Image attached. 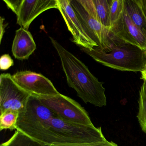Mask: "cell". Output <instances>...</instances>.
<instances>
[{
	"mask_svg": "<svg viewBox=\"0 0 146 146\" xmlns=\"http://www.w3.org/2000/svg\"><path fill=\"white\" fill-rule=\"evenodd\" d=\"M50 39L60 58L69 87L76 91L78 97L84 103L99 107L106 106L104 83L99 81L79 59L52 37Z\"/></svg>",
	"mask_w": 146,
	"mask_h": 146,
	"instance_id": "cell-1",
	"label": "cell"
},
{
	"mask_svg": "<svg viewBox=\"0 0 146 146\" xmlns=\"http://www.w3.org/2000/svg\"><path fill=\"white\" fill-rule=\"evenodd\" d=\"M110 39L111 46L109 49L99 46L91 51L83 48L81 49L96 62L114 70L141 72L146 69L144 50L117 39Z\"/></svg>",
	"mask_w": 146,
	"mask_h": 146,
	"instance_id": "cell-2",
	"label": "cell"
},
{
	"mask_svg": "<svg viewBox=\"0 0 146 146\" xmlns=\"http://www.w3.org/2000/svg\"><path fill=\"white\" fill-rule=\"evenodd\" d=\"M57 117L38 98L31 96L26 110L19 113L17 129L35 141L49 146L56 145L51 121Z\"/></svg>",
	"mask_w": 146,
	"mask_h": 146,
	"instance_id": "cell-3",
	"label": "cell"
},
{
	"mask_svg": "<svg viewBox=\"0 0 146 146\" xmlns=\"http://www.w3.org/2000/svg\"><path fill=\"white\" fill-rule=\"evenodd\" d=\"M51 130L56 138V145L95 143L106 140L101 127L70 123L57 117L51 120Z\"/></svg>",
	"mask_w": 146,
	"mask_h": 146,
	"instance_id": "cell-4",
	"label": "cell"
},
{
	"mask_svg": "<svg viewBox=\"0 0 146 146\" xmlns=\"http://www.w3.org/2000/svg\"><path fill=\"white\" fill-rule=\"evenodd\" d=\"M71 6L89 36L103 49L111 46L109 32L102 24L93 0H70Z\"/></svg>",
	"mask_w": 146,
	"mask_h": 146,
	"instance_id": "cell-5",
	"label": "cell"
},
{
	"mask_svg": "<svg viewBox=\"0 0 146 146\" xmlns=\"http://www.w3.org/2000/svg\"><path fill=\"white\" fill-rule=\"evenodd\" d=\"M58 117L70 123L94 125L87 111L73 99L60 93L52 97L39 99Z\"/></svg>",
	"mask_w": 146,
	"mask_h": 146,
	"instance_id": "cell-6",
	"label": "cell"
},
{
	"mask_svg": "<svg viewBox=\"0 0 146 146\" xmlns=\"http://www.w3.org/2000/svg\"><path fill=\"white\" fill-rule=\"evenodd\" d=\"M17 16V23L28 31L32 22L49 9L58 8V0H3Z\"/></svg>",
	"mask_w": 146,
	"mask_h": 146,
	"instance_id": "cell-7",
	"label": "cell"
},
{
	"mask_svg": "<svg viewBox=\"0 0 146 146\" xmlns=\"http://www.w3.org/2000/svg\"><path fill=\"white\" fill-rule=\"evenodd\" d=\"M31 96L21 88L9 73L0 76V113L7 110L17 111L19 113L26 110Z\"/></svg>",
	"mask_w": 146,
	"mask_h": 146,
	"instance_id": "cell-8",
	"label": "cell"
},
{
	"mask_svg": "<svg viewBox=\"0 0 146 146\" xmlns=\"http://www.w3.org/2000/svg\"><path fill=\"white\" fill-rule=\"evenodd\" d=\"M12 77L21 88L38 99L52 97L60 94L52 82L42 74L24 71L18 72Z\"/></svg>",
	"mask_w": 146,
	"mask_h": 146,
	"instance_id": "cell-9",
	"label": "cell"
},
{
	"mask_svg": "<svg viewBox=\"0 0 146 146\" xmlns=\"http://www.w3.org/2000/svg\"><path fill=\"white\" fill-rule=\"evenodd\" d=\"M108 29L110 38L119 40L145 50L146 35L132 22L125 7L121 18Z\"/></svg>",
	"mask_w": 146,
	"mask_h": 146,
	"instance_id": "cell-10",
	"label": "cell"
},
{
	"mask_svg": "<svg viewBox=\"0 0 146 146\" xmlns=\"http://www.w3.org/2000/svg\"><path fill=\"white\" fill-rule=\"evenodd\" d=\"M58 9L68 30L72 36V41L81 48L93 50L97 45L87 35L84 27L70 4V0H58Z\"/></svg>",
	"mask_w": 146,
	"mask_h": 146,
	"instance_id": "cell-11",
	"label": "cell"
},
{
	"mask_svg": "<svg viewBox=\"0 0 146 146\" xmlns=\"http://www.w3.org/2000/svg\"><path fill=\"white\" fill-rule=\"evenodd\" d=\"M36 45L31 33L23 28L16 31L12 52L16 59H28L36 49Z\"/></svg>",
	"mask_w": 146,
	"mask_h": 146,
	"instance_id": "cell-12",
	"label": "cell"
},
{
	"mask_svg": "<svg viewBox=\"0 0 146 146\" xmlns=\"http://www.w3.org/2000/svg\"><path fill=\"white\" fill-rule=\"evenodd\" d=\"M125 8L132 22L146 35V21L135 0H125Z\"/></svg>",
	"mask_w": 146,
	"mask_h": 146,
	"instance_id": "cell-13",
	"label": "cell"
},
{
	"mask_svg": "<svg viewBox=\"0 0 146 146\" xmlns=\"http://www.w3.org/2000/svg\"><path fill=\"white\" fill-rule=\"evenodd\" d=\"M0 146H49L35 141L16 130L13 135Z\"/></svg>",
	"mask_w": 146,
	"mask_h": 146,
	"instance_id": "cell-14",
	"label": "cell"
},
{
	"mask_svg": "<svg viewBox=\"0 0 146 146\" xmlns=\"http://www.w3.org/2000/svg\"><path fill=\"white\" fill-rule=\"evenodd\" d=\"M19 113L17 111L7 110L1 113L0 131L17 129V123Z\"/></svg>",
	"mask_w": 146,
	"mask_h": 146,
	"instance_id": "cell-15",
	"label": "cell"
},
{
	"mask_svg": "<svg viewBox=\"0 0 146 146\" xmlns=\"http://www.w3.org/2000/svg\"><path fill=\"white\" fill-rule=\"evenodd\" d=\"M124 7L125 0L111 1L108 20V29L112 26L121 18Z\"/></svg>",
	"mask_w": 146,
	"mask_h": 146,
	"instance_id": "cell-16",
	"label": "cell"
},
{
	"mask_svg": "<svg viewBox=\"0 0 146 146\" xmlns=\"http://www.w3.org/2000/svg\"><path fill=\"white\" fill-rule=\"evenodd\" d=\"M137 119L142 130L146 134V82L143 81L139 91Z\"/></svg>",
	"mask_w": 146,
	"mask_h": 146,
	"instance_id": "cell-17",
	"label": "cell"
},
{
	"mask_svg": "<svg viewBox=\"0 0 146 146\" xmlns=\"http://www.w3.org/2000/svg\"><path fill=\"white\" fill-rule=\"evenodd\" d=\"M110 1L108 0H93L98 17L103 26L107 28Z\"/></svg>",
	"mask_w": 146,
	"mask_h": 146,
	"instance_id": "cell-18",
	"label": "cell"
},
{
	"mask_svg": "<svg viewBox=\"0 0 146 146\" xmlns=\"http://www.w3.org/2000/svg\"><path fill=\"white\" fill-rule=\"evenodd\" d=\"M14 65V61L8 54H3L0 58V68L2 70H6Z\"/></svg>",
	"mask_w": 146,
	"mask_h": 146,
	"instance_id": "cell-19",
	"label": "cell"
},
{
	"mask_svg": "<svg viewBox=\"0 0 146 146\" xmlns=\"http://www.w3.org/2000/svg\"><path fill=\"white\" fill-rule=\"evenodd\" d=\"M52 146H118L113 141H108L107 140L95 143L78 144H59Z\"/></svg>",
	"mask_w": 146,
	"mask_h": 146,
	"instance_id": "cell-20",
	"label": "cell"
},
{
	"mask_svg": "<svg viewBox=\"0 0 146 146\" xmlns=\"http://www.w3.org/2000/svg\"><path fill=\"white\" fill-rule=\"evenodd\" d=\"M146 21V0H135Z\"/></svg>",
	"mask_w": 146,
	"mask_h": 146,
	"instance_id": "cell-21",
	"label": "cell"
},
{
	"mask_svg": "<svg viewBox=\"0 0 146 146\" xmlns=\"http://www.w3.org/2000/svg\"><path fill=\"white\" fill-rule=\"evenodd\" d=\"M1 21H0V25H1V36H0V42L2 41V38L4 36L5 32V29L7 26V24L5 23V19L2 17H1Z\"/></svg>",
	"mask_w": 146,
	"mask_h": 146,
	"instance_id": "cell-22",
	"label": "cell"
},
{
	"mask_svg": "<svg viewBox=\"0 0 146 146\" xmlns=\"http://www.w3.org/2000/svg\"><path fill=\"white\" fill-rule=\"evenodd\" d=\"M141 78L143 81L146 82V70H144L143 71L141 72Z\"/></svg>",
	"mask_w": 146,
	"mask_h": 146,
	"instance_id": "cell-23",
	"label": "cell"
},
{
	"mask_svg": "<svg viewBox=\"0 0 146 146\" xmlns=\"http://www.w3.org/2000/svg\"><path fill=\"white\" fill-rule=\"evenodd\" d=\"M144 54H145V59H146V69L145 70H146V47L144 50Z\"/></svg>",
	"mask_w": 146,
	"mask_h": 146,
	"instance_id": "cell-24",
	"label": "cell"
}]
</instances>
